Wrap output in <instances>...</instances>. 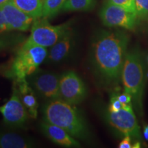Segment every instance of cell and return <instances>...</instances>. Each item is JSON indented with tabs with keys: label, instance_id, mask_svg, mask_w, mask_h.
Instances as JSON below:
<instances>
[{
	"label": "cell",
	"instance_id": "8fae6325",
	"mask_svg": "<svg viewBox=\"0 0 148 148\" xmlns=\"http://www.w3.org/2000/svg\"><path fill=\"white\" fill-rule=\"evenodd\" d=\"M0 7L10 31L25 32L29 29L35 19L17 8L12 0H8Z\"/></svg>",
	"mask_w": 148,
	"mask_h": 148
},
{
	"label": "cell",
	"instance_id": "9c48e42d",
	"mask_svg": "<svg viewBox=\"0 0 148 148\" xmlns=\"http://www.w3.org/2000/svg\"><path fill=\"white\" fill-rule=\"evenodd\" d=\"M0 113L5 125L11 127H21L26 123L29 114L22 103L16 85L10 99L2 106H0Z\"/></svg>",
	"mask_w": 148,
	"mask_h": 148
},
{
	"label": "cell",
	"instance_id": "7402d4cb",
	"mask_svg": "<svg viewBox=\"0 0 148 148\" xmlns=\"http://www.w3.org/2000/svg\"><path fill=\"white\" fill-rule=\"evenodd\" d=\"M123 104L118 99L117 95H113L110 99V105H109L108 111L110 112H117L120 109L122 108Z\"/></svg>",
	"mask_w": 148,
	"mask_h": 148
},
{
	"label": "cell",
	"instance_id": "ba28073f",
	"mask_svg": "<svg viewBox=\"0 0 148 148\" xmlns=\"http://www.w3.org/2000/svg\"><path fill=\"white\" fill-rule=\"evenodd\" d=\"M108 123L124 136L140 138V127L133 111L132 103L123 105L117 112L108 111L106 116Z\"/></svg>",
	"mask_w": 148,
	"mask_h": 148
},
{
	"label": "cell",
	"instance_id": "5bb4252c",
	"mask_svg": "<svg viewBox=\"0 0 148 148\" xmlns=\"http://www.w3.org/2000/svg\"><path fill=\"white\" fill-rule=\"evenodd\" d=\"M16 84L18 86L21 100L26 108L29 116L32 119H36L38 114V104L34 90L27 81V79L16 82Z\"/></svg>",
	"mask_w": 148,
	"mask_h": 148
},
{
	"label": "cell",
	"instance_id": "4fadbf2b",
	"mask_svg": "<svg viewBox=\"0 0 148 148\" xmlns=\"http://www.w3.org/2000/svg\"><path fill=\"white\" fill-rule=\"evenodd\" d=\"M42 133L53 143L64 147H79L80 144L65 130L43 121L40 123Z\"/></svg>",
	"mask_w": 148,
	"mask_h": 148
},
{
	"label": "cell",
	"instance_id": "30bf717a",
	"mask_svg": "<svg viewBox=\"0 0 148 148\" xmlns=\"http://www.w3.org/2000/svg\"><path fill=\"white\" fill-rule=\"evenodd\" d=\"M29 83L32 88L44 99L49 101L60 99L59 91L60 75L52 72H36L32 73Z\"/></svg>",
	"mask_w": 148,
	"mask_h": 148
},
{
	"label": "cell",
	"instance_id": "6da1fadb",
	"mask_svg": "<svg viewBox=\"0 0 148 148\" xmlns=\"http://www.w3.org/2000/svg\"><path fill=\"white\" fill-rule=\"evenodd\" d=\"M130 38L119 30H102L92 44V64L105 82L114 84L121 78Z\"/></svg>",
	"mask_w": 148,
	"mask_h": 148
},
{
	"label": "cell",
	"instance_id": "f1b7e54d",
	"mask_svg": "<svg viewBox=\"0 0 148 148\" xmlns=\"http://www.w3.org/2000/svg\"><path fill=\"white\" fill-rule=\"evenodd\" d=\"M147 21H148V18H147Z\"/></svg>",
	"mask_w": 148,
	"mask_h": 148
},
{
	"label": "cell",
	"instance_id": "8992f818",
	"mask_svg": "<svg viewBox=\"0 0 148 148\" xmlns=\"http://www.w3.org/2000/svg\"><path fill=\"white\" fill-rule=\"evenodd\" d=\"M60 99L69 104H79L86 96V85L74 71H69L60 75L59 82Z\"/></svg>",
	"mask_w": 148,
	"mask_h": 148
},
{
	"label": "cell",
	"instance_id": "ac0fdd59",
	"mask_svg": "<svg viewBox=\"0 0 148 148\" xmlns=\"http://www.w3.org/2000/svg\"><path fill=\"white\" fill-rule=\"evenodd\" d=\"M66 0H45L42 7V17L50 18L62 10Z\"/></svg>",
	"mask_w": 148,
	"mask_h": 148
},
{
	"label": "cell",
	"instance_id": "9a60e30c",
	"mask_svg": "<svg viewBox=\"0 0 148 148\" xmlns=\"http://www.w3.org/2000/svg\"><path fill=\"white\" fill-rule=\"evenodd\" d=\"M35 143L17 133L0 130V148H30Z\"/></svg>",
	"mask_w": 148,
	"mask_h": 148
},
{
	"label": "cell",
	"instance_id": "603a6c76",
	"mask_svg": "<svg viewBox=\"0 0 148 148\" xmlns=\"http://www.w3.org/2000/svg\"><path fill=\"white\" fill-rule=\"evenodd\" d=\"M140 147V143L138 142L132 144L131 142V137L129 136H125L119 145V148H139Z\"/></svg>",
	"mask_w": 148,
	"mask_h": 148
},
{
	"label": "cell",
	"instance_id": "ffe728a7",
	"mask_svg": "<svg viewBox=\"0 0 148 148\" xmlns=\"http://www.w3.org/2000/svg\"><path fill=\"white\" fill-rule=\"evenodd\" d=\"M135 8L138 19H147L148 0H135Z\"/></svg>",
	"mask_w": 148,
	"mask_h": 148
},
{
	"label": "cell",
	"instance_id": "44dd1931",
	"mask_svg": "<svg viewBox=\"0 0 148 148\" xmlns=\"http://www.w3.org/2000/svg\"><path fill=\"white\" fill-rule=\"evenodd\" d=\"M105 2L118 5L129 12L136 14V8H135V0H105Z\"/></svg>",
	"mask_w": 148,
	"mask_h": 148
},
{
	"label": "cell",
	"instance_id": "277c9868",
	"mask_svg": "<svg viewBox=\"0 0 148 148\" xmlns=\"http://www.w3.org/2000/svg\"><path fill=\"white\" fill-rule=\"evenodd\" d=\"M121 79L124 91L130 94L135 106L138 109H141L143 69L140 52L137 49L128 51L125 55Z\"/></svg>",
	"mask_w": 148,
	"mask_h": 148
},
{
	"label": "cell",
	"instance_id": "3957f363",
	"mask_svg": "<svg viewBox=\"0 0 148 148\" xmlns=\"http://www.w3.org/2000/svg\"><path fill=\"white\" fill-rule=\"evenodd\" d=\"M47 53V48L24 41L18 49L7 75L15 82L26 79L46 60Z\"/></svg>",
	"mask_w": 148,
	"mask_h": 148
},
{
	"label": "cell",
	"instance_id": "d6986e66",
	"mask_svg": "<svg viewBox=\"0 0 148 148\" xmlns=\"http://www.w3.org/2000/svg\"><path fill=\"white\" fill-rule=\"evenodd\" d=\"M5 33L0 34V51L16 45L21 40V38L19 36L6 34Z\"/></svg>",
	"mask_w": 148,
	"mask_h": 148
},
{
	"label": "cell",
	"instance_id": "7a4b0ae2",
	"mask_svg": "<svg viewBox=\"0 0 148 148\" xmlns=\"http://www.w3.org/2000/svg\"><path fill=\"white\" fill-rule=\"evenodd\" d=\"M74 106L61 99L49 101L43 108V121L62 127L74 138L84 139L88 136L87 127Z\"/></svg>",
	"mask_w": 148,
	"mask_h": 148
},
{
	"label": "cell",
	"instance_id": "5b68a950",
	"mask_svg": "<svg viewBox=\"0 0 148 148\" xmlns=\"http://www.w3.org/2000/svg\"><path fill=\"white\" fill-rule=\"evenodd\" d=\"M69 29V23L53 25L49 23L47 18L41 16L34 20L31 26L30 35L25 41L49 48L54 45Z\"/></svg>",
	"mask_w": 148,
	"mask_h": 148
},
{
	"label": "cell",
	"instance_id": "4316f807",
	"mask_svg": "<svg viewBox=\"0 0 148 148\" xmlns=\"http://www.w3.org/2000/svg\"><path fill=\"white\" fill-rule=\"evenodd\" d=\"M7 1H8V0H0V5H2L3 3H5Z\"/></svg>",
	"mask_w": 148,
	"mask_h": 148
},
{
	"label": "cell",
	"instance_id": "484cf974",
	"mask_svg": "<svg viewBox=\"0 0 148 148\" xmlns=\"http://www.w3.org/2000/svg\"><path fill=\"white\" fill-rule=\"evenodd\" d=\"M144 136H145V139L148 140V125H145V127H144Z\"/></svg>",
	"mask_w": 148,
	"mask_h": 148
},
{
	"label": "cell",
	"instance_id": "7c38bea8",
	"mask_svg": "<svg viewBox=\"0 0 148 148\" xmlns=\"http://www.w3.org/2000/svg\"><path fill=\"white\" fill-rule=\"evenodd\" d=\"M75 36L70 28L53 46L49 47L47 60L51 63H58L67 58L75 44Z\"/></svg>",
	"mask_w": 148,
	"mask_h": 148
},
{
	"label": "cell",
	"instance_id": "d4e9b609",
	"mask_svg": "<svg viewBox=\"0 0 148 148\" xmlns=\"http://www.w3.org/2000/svg\"><path fill=\"white\" fill-rule=\"evenodd\" d=\"M117 97L123 105L130 104V103H131V101H132V97L130 94L125 91L117 95Z\"/></svg>",
	"mask_w": 148,
	"mask_h": 148
},
{
	"label": "cell",
	"instance_id": "52a82bcc",
	"mask_svg": "<svg viewBox=\"0 0 148 148\" xmlns=\"http://www.w3.org/2000/svg\"><path fill=\"white\" fill-rule=\"evenodd\" d=\"M99 16L105 26L122 27L128 30H134L138 20L136 14L107 2L101 8Z\"/></svg>",
	"mask_w": 148,
	"mask_h": 148
},
{
	"label": "cell",
	"instance_id": "e0dca14e",
	"mask_svg": "<svg viewBox=\"0 0 148 148\" xmlns=\"http://www.w3.org/2000/svg\"><path fill=\"white\" fill-rule=\"evenodd\" d=\"M95 5V0H66L62 10L86 11L91 10Z\"/></svg>",
	"mask_w": 148,
	"mask_h": 148
},
{
	"label": "cell",
	"instance_id": "2e32d148",
	"mask_svg": "<svg viewBox=\"0 0 148 148\" xmlns=\"http://www.w3.org/2000/svg\"><path fill=\"white\" fill-rule=\"evenodd\" d=\"M17 8L36 18L42 16V7L45 0H12Z\"/></svg>",
	"mask_w": 148,
	"mask_h": 148
},
{
	"label": "cell",
	"instance_id": "83f0119b",
	"mask_svg": "<svg viewBox=\"0 0 148 148\" xmlns=\"http://www.w3.org/2000/svg\"><path fill=\"white\" fill-rule=\"evenodd\" d=\"M3 67H4V66H3V65H0V71H1V69H3Z\"/></svg>",
	"mask_w": 148,
	"mask_h": 148
},
{
	"label": "cell",
	"instance_id": "cb8c5ba5",
	"mask_svg": "<svg viewBox=\"0 0 148 148\" xmlns=\"http://www.w3.org/2000/svg\"><path fill=\"white\" fill-rule=\"evenodd\" d=\"M7 32H10L7 22L5 21V18L3 15L2 10L0 7V34L5 33Z\"/></svg>",
	"mask_w": 148,
	"mask_h": 148
}]
</instances>
